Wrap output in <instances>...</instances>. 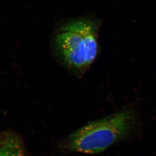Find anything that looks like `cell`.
I'll list each match as a JSON object with an SVG mask.
<instances>
[{
    "label": "cell",
    "mask_w": 156,
    "mask_h": 156,
    "mask_svg": "<svg viewBox=\"0 0 156 156\" xmlns=\"http://www.w3.org/2000/svg\"><path fill=\"white\" fill-rule=\"evenodd\" d=\"M98 30V23L89 18L62 24L51 38L50 47L53 57L69 74L82 77L99 53Z\"/></svg>",
    "instance_id": "1"
},
{
    "label": "cell",
    "mask_w": 156,
    "mask_h": 156,
    "mask_svg": "<svg viewBox=\"0 0 156 156\" xmlns=\"http://www.w3.org/2000/svg\"><path fill=\"white\" fill-rule=\"evenodd\" d=\"M142 125L136 108L128 105L75 131L67 137L65 147L71 152L99 153L117 143L139 135Z\"/></svg>",
    "instance_id": "2"
},
{
    "label": "cell",
    "mask_w": 156,
    "mask_h": 156,
    "mask_svg": "<svg viewBox=\"0 0 156 156\" xmlns=\"http://www.w3.org/2000/svg\"><path fill=\"white\" fill-rule=\"evenodd\" d=\"M0 156H16L14 153L5 149L0 148Z\"/></svg>",
    "instance_id": "3"
}]
</instances>
